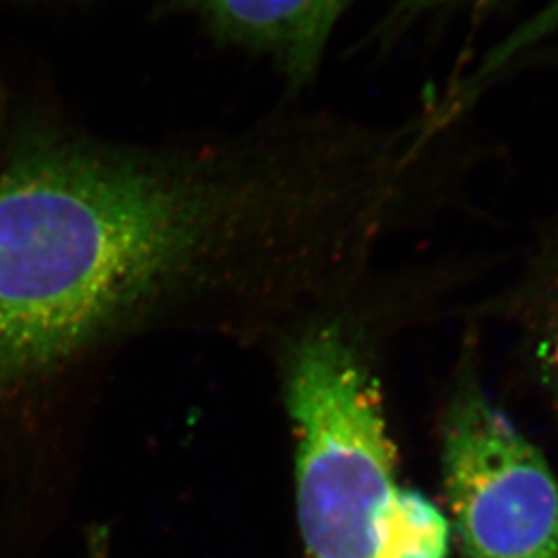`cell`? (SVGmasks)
Listing matches in <instances>:
<instances>
[{
	"mask_svg": "<svg viewBox=\"0 0 558 558\" xmlns=\"http://www.w3.org/2000/svg\"><path fill=\"white\" fill-rule=\"evenodd\" d=\"M390 156V136L328 113L172 144L16 122L0 167V398L153 317L317 281L322 243Z\"/></svg>",
	"mask_w": 558,
	"mask_h": 558,
	"instance_id": "6da1fadb",
	"label": "cell"
},
{
	"mask_svg": "<svg viewBox=\"0 0 558 558\" xmlns=\"http://www.w3.org/2000/svg\"><path fill=\"white\" fill-rule=\"evenodd\" d=\"M442 477L464 557L558 558L557 477L477 385L446 415Z\"/></svg>",
	"mask_w": 558,
	"mask_h": 558,
	"instance_id": "7a4b0ae2",
	"label": "cell"
},
{
	"mask_svg": "<svg viewBox=\"0 0 558 558\" xmlns=\"http://www.w3.org/2000/svg\"><path fill=\"white\" fill-rule=\"evenodd\" d=\"M352 0H171L210 38L269 62L289 89L311 86Z\"/></svg>",
	"mask_w": 558,
	"mask_h": 558,
	"instance_id": "3957f363",
	"label": "cell"
},
{
	"mask_svg": "<svg viewBox=\"0 0 558 558\" xmlns=\"http://www.w3.org/2000/svg\"><path fill=\"white\" fill-rule=\"evenodd\" d=\"M554 35H558V0H548L541 10L517 24L499 43H495L494 48H489L481 57L478 64L468 73L466 78L457 84L440 109L450 119L453 114L461 113L477 100L484 89L494 86L497 78L522 64Z\"/></svg>",
	"mask_w": 558,
	"mask_h": 558,
	"instance_id": "277c9868",
	"label": "cell"
},
{
	"mask_svg": "<svg viewBox=\"0 0 558 558\" xmlns=\"http://www.w3.org/2000/svg\"><path fill=\"white\" fill-rule=\"evenodd\" d=\"M470 2H478V0H393L379 33L381 37H390L399 29L414 24L421 16L451 8V5L470 4Z\"/></svg>",
	"mask_w": 558,
	"mask_h": 558,
	"instance_id": "5b68a950",
	"label": "cell"
},
{
	"mask_svg": "<svg viewBox=\"0 0 558 558\" xmlns=\"http://www.w3.org/2000/svg\"><path fill=\"white\" fill-rule=\"evenodd\" d=\"M544 372L548 376V381L554 387L555 399L558 404V317L555 319V325L551 327L549 338L546 339L544 344Z\"/></svg>",
	"mask_w": 558,
	"mask_h": 558,
	"instance_id": "8992f818",
	"label": "cell"
}]
</instances>
